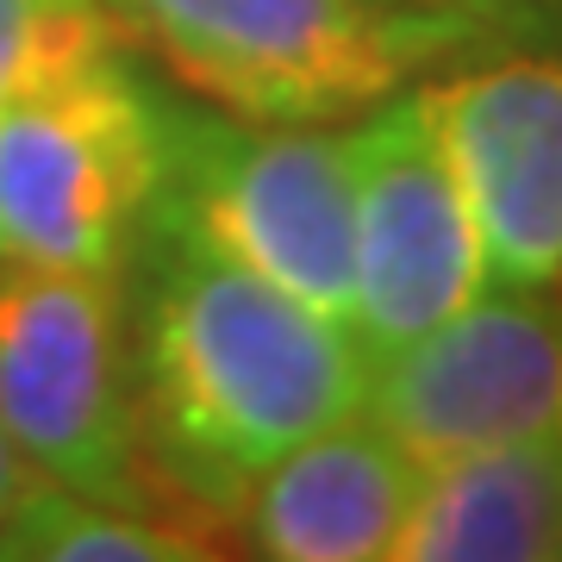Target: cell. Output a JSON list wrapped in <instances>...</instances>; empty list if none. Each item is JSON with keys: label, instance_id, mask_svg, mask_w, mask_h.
<instances>
[{"label": "cell", "instance_id": "1", "mask_svg": "<svg viewBox=\"0 0 562 562\" xmlns=\"http://www.w3.org/2000/svg\"><path fill=\"white\" fill-rule=\"evenodd\" d=\"M125 276L144 462L162 501L201 525H232L281 450L362 413L369 350L357 331L194 232L150 220Z\"/></svg>", "mask_w": 562, "mask_h": 562}, {"label": "cell", "instance_id": "2", "mask_svg": "<svg viewBox=\"0 0 562 562\" xmlns=\"http://www.w3.org/2000/svg\"><path fill=\"white\" fill-rule=\"evenodd\" d=\"M162 69L238 120L331 125L487 25L443 0H101Z\"/></svg>", "mask_w": 562, "mask_h": 562}, {"label": "cell", "instance_id": "3", "mask_svg": "<svg viewBox=\"0 0 562 562\" xmlns=\"http://www.w3.org/2000/svg\"><path fill=\"white\" fill-rule=\"evenodd\" d=\"M169 94L113 44L0 106V262L125 276L157 220Z\"/></svg>", "mask_w": 562, "mask_h": 562}, {"label": "cell", "instance_id": "4", "mask_svg": "<svg viewBox=\"0 0 562 562\" xmlns=\"http://www.w3.org/2000/svg\"><path fill=\"white\" fill-rule=\"evenodd\" d=\"M157 220L357 331V213L344 132L169 101Z\"/></svg>", "mask_w": 562, "mask_h": 562}, {"label": "cell", "instance_id": "5", "mask_svg": "<svg viewBox=\"0 0 562 562\" xmlns=\"http://www.w3.org/2000/svg\"><path fill=\"white\" fill-rule=\"evenodd\" d=\"M0 425L44 482L162 513L132 401L120 276L0 262Z\"/></svg>", "mask_w": 562, "mask_h": 562}, {"label": "cell", "instance_id": "6", "mask_svg": "<svg viewBox=\"0 0 562 562\" xmlns=\"http://www.w3.org/2000/svg\"><path fill=\"white\" fill-rule=\"evenodd\" d=\"M357 213V338L369 357L425 338L487 288V250L462 194L431 88H394L344 132Z\"/></svg>", "mask_w": 562, "mask_h": 562}, {"label": "cell", "instance_id": "7", "mask_svg": "<svg viewBox=\"0 0 562 562\" xmlns=\"http://www.w3.org/2000/svg\"><path fill=\"white\" fill-rule=\"evenodd\" d=\"M362 413L419 462L562 431V301L482 288L425 338L369 357Z\"/></svg>", "mask_w": 562, "mask_h": 562}, {"label": "cell", "instance_id": "8", "mask_svg": "<svg viewBox=\"0 0 562 562\" xmlns=\"http://www.w3.org/2000/svg\"><path fill=\"white\" fill-rule=\"evenodd\" d=\"M438 132L475 206L487 288L562 281V57H494L431 81Z\"/></svg>", "mask_w": 562, "mask_h": 562}, {"label": "cell", "instance_id": "9", "mask_svg": "<svg viewBox=\"0 0 562 562\" xmlns=\"http://www.w3.org/2000/svg\"><path fill=\"white\" fill-rule=\"evenodd\" d=\"M419 487V457L357 413L281 450L238 501V538L269 562H382L394 557Z\"/></svg>", "mask_w": 562, "mask_h": 562}, {"label": "cell", "instance_id": "10", "mask_svg": "<svg viewBox=\"0 0 562 562\" xmlns=\"http://www.w3.org/2000/svg\"><path fill=\"white\" fill-rule=\"evenodd\" d=\"M401 562H562V431L419 462Z\"/></svg>", "mask_w": 562, "mask_h": 562}, {"label": "cell", "instance_id": "11", "mask_svg": "<svg viewBox=\"0 0 562 562\" xmlns=\"http://www.w3.org/2000/svg\"><path fill=\"white\" fill-rule=\"evenodd\" d=\"M213 543L201 538V525L94 501L57 482H44L0 525V562H194Z\"/></svg>", "mask_w": 562, "mask_h": 562}, {"label": "cell", "instance_id": "12", "mask_svg": "<svg viewBox=\"0 0 562 562\" xmlns=\"http://www.w3.org/2000/svg\"><path fill=\"white\" fill-rule=\"evenodd\" d=\"M113 44V13L101 0H0V106L57 63Z\"/></svg>", "mask_w": 562, "mask_h": 562}, {"label": "cell", "instance_id": "13", "mask_svg": "<svg viewBox=\"0 0 562 562\" xmlns=\"http://www.w3.org/2000/svg\"><path fill=\"white\" fill-rule=\"evenodd\" d=\"M475 13L487 32H513V25H538V32H562V0H443Z\"/></svg>", "mask_w": 562, "mask_h": 562}, {"label": "cell", "instance_id": "14", "mask_svg": "<svg viewBox=\"0 0 562 562\" xmlns=\"http://www.w3.org/2000/svg\"><path fill=\"white\" fill-rule=\"evenodd\" d=\"M38 487H44V469L25 457L20 443H13V431L0 425V525L13 519V513L38 494Z\"/></svg>", "mask_w": 562, "mask_h": 562}]
</instances>
